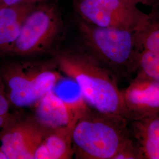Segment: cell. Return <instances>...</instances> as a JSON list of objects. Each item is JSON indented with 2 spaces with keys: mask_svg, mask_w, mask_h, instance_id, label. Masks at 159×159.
Here are the masks:
<instances>
[{
  "mask_svg": "<svg viewBox=\"0 0 159 159\" xmlns=\"http://www.w3.org/2000/svg\"><path fill=\"white\" fill-rule=\"evenodd\" d=\"M54 60L61 73L79 85L90 108L115 119H128L113 71L89 51H63Z\"/></svg>",
  "mask_w": 159,
  "mask_h": 159,
  "instance_id": "cell-1",
  "label": "cell"
},
{
  "mask_svg": "<svg viewBox=\"0 0 159 159\" xmlns=\"http://www.w3.org/2000/svg\"><path fill=\"white\" fill-rule=\"evenodd\" d=\"M124 123L90 108L73 129L74 156L77 159H114L131 141Z\"/></svg>",
  "mask_w": 159,
  "mask_h": 159,
  "instance_id": "cell-2",
  "label": "cell"
},
{
  "mask_svg": "<svg viewBox=\"0 0 159 159\" xmlns=\"http://www.w3.org/2000/svg\"><path fill=\"white\" fill-rule=\"evenodd\" d=\"M63 76L54 60L11 63L0 74L9 102L17 107L34 106Z\"/></svg>",
  "mask_w": 159,
  "mask_h": 159,
  "instance_id": "cell-3",
  "label": "cell"
},
{
  "mask_svg": "<svg viewBox=\"0 0 159 159\" xmlns=\"http://www.w3.org/2000/svg\"><path fill=\"white\" fill-rule=\"evenodd\" d=\"M80 34L89 51L112 70L137 67L136 31L102 27L77 17Z\"/></svg>",
  "mask_w": 159,
  "mask_h": 159,
  "instance_id": "cell-4",
  "label": "cell"
},
{
  "mask_svg": "<svg viewBox=\"0 0 159 159\" xmlns=\"http://www.w3.org/2000/svg\"><path fill=\"white\" fill-rule=\"evenodd\" d=\"M63 29L56 6L49 1L35 6L26 17L10 54L30 56L44 52L56 43Z\"/></svg>",
  "mask_w": 159,
  "mask_h": 159,
  "instance_id": "cell-5",
  "label": "cell"
},
{
  "mask_svg": "<svg viewBox=\"0 0 159 159\" xmlns=\"http://www.w3.org/2000/svg\"><path fill=\"white\" fill-rule=\"evenodd\" d=\"M77 17L102 27L136 31L148 13L134 0H73Z\"/></svg>",
  "mask_w": 159,
  "mask_h": 159,
  "instance_id": "cell-6",
  "label": "cell"
},
{
  "mask_svg": "<svg viewBox=\"0 0 159 159\" xmlns=\"http://www.w3.org/2000/svg\"><path fill=\"white\" fill-rule=\"evenodd\" d=\"M48 131L34 118L21 119L18 116L0 130V147L7 159H34Z\"/></svg>",
  "mask_w": 159,
  "mask_h": 159,
  "instance_id": "cell-7",
  "label": "cell"
},
{
  "mask_svg": "<svg viewBox=\"0 0 159 159\" xmlns=\"http://www.w3.org/2000/svg\"><path fill=\"white\" fill-rule=\"evenodd\" d=\"M122 94L128 117L138 119L159 114V81L139 74Z\"/></svg>",
  "mask_w": 159,
  "mask_h": 159,
  "instance_id": "cell-8",
  "label": "cell"
},
{
  "mask_svg": "<svg viewBox=\"0 0 159 159\" xmlns=\"http://www.w3.org/2000/svg\"><path fill=\"white\" fill-rule=\"evenodd\" d=\"M34 106V119L48 131L74 127L77 122L64 102L52 90Z\"/></svg>",
  "mask_w": 159,
  "mask_h": 159,
  "instance_id": "cell-9",
  "label": "cell"
},
{
  "mask_svg": "<svg viewBox=\"0 0 159 159\" xmlns=\"http://www.w3.org/2000/svg\"><path fill=\"white\" fill-rule=\"evenodd\" d=\"M35 6H0V54L10 53L26 17Z\"/></svg>",
  "mask_w": 159,
  "mask_h": 159,
  "instance_id": "cell-10",
  "label": "cell"
},
{
  "mask_svg": "<svg viewBox=\"0 0 159 159\" xmlns=\"http://www.w3.org/2000/svg\"><path fill=\"white\" fill-rule=\"evenodd\" d=\"M67 127L49 131L34 154V159H69L74 156L72 131Z\"/></svg>",
  "mask_w": 159,
  "mask_h": 159,
  "instance_id": "cell-11",
  "label": "cell"
},
{
  "mask_svg": "<svg viewBox=\"0 0 159 159\" xmlns=\"http://www.w3.org/2000/svg\"><path fill=\"white\" fill-rule=\"evenodd\" d=\"M134 134L142 159H159V114L135 119Z\"/></svg>",
  "mask_w": 159,
  "mask_h": 159,
  "instance_id": "cell-12",
  "label": "cell"
},
{
  "mask_svg": "<svg viewBox=\"0 0 159 159\" xmlns=\"http://www.w3.org/2000/svg\"><path fill=\"white\" fill-rule=\"evenodd\" d=\"M64 76L59 80L52 91L64 102L77 121L90 108L85 102L79 85L73 80Z\"/></svg>",
  "mask_w": 159,
  "mask_h": 159,
  "instance_id": "cell-13",
  "label": "cell"
},
{
  "mask_svg": "<svg viewBox=\"0 0 159 159\" xmlns=\"http://www.w3.org/2000/svg\"><path fill=\"white\" fill-rule=\"evenodd\" d=\"M152 8L136 31L137 48L159 53V6Z\"/></svg>",
  "mask_w": 159,
  "mask_h": 159,
  "instance_id": "cell-14",
  "label": "cell"
},
{
  "mask_svg": "<svg viewBox=\"0 0 159 159\" xmlns=\"http://www.w3.org/2000/svg\"><path fill=\"white\" fill-rule=\"evenodd\" d=\"M137 66L139 68V75L159 81V53L139 50Z\"/></svg>",
  "mask_w": 159,
  "mask_h": 159,
  "instance_id": "cell-15",
  "label": "cell"
},
{
  "mask_svg": "<svg viewBox=\"0 0 159 159\" xmlns=\"http://www.w3.org/2000/svg\"><path fill=\"white\" fill-rule=\"evenodd\" d=\"M10 103L7 96L4 85L0 78V116H10Z\"/></svg>",
  "mask_w": 159,
  "mask_h": 159,
  "instance_id": "cell-16",
  "label": "cell"
},
{
  "mask_svg": "<svg viewBox=\"0 0 159 159\" xmlns=\"http://www.w3.org/2000/svg\"><path fill=\"white\" fill-rule=\"evenodd\" d=\"M50 0H0V6H38Z\"/></svg>",
  "mask_w": 159,
  "mask_h": 159,
  "instance_id": "cell-17",
  "label": "cell"
},
{
  "mask_svg": "<svg viewBox=\"0 0 159 159\" xmlns=\"http://www.w3.org/2000/svg\"><path fill=\"white\" fill-rule=\"evenodd\" d=\"M17 115L11 114L10 116H0V130L5 127L6 125L10 124L14 119L17 117Z\"/></svg>",
  "mask_w": 159,
  "mask_h": 159,
  "instance_id": "cell-18",
  "label": "cell"
},
{
  "mask_svg": "<svg viewBox=\"0 0 159 159\" xmlns=\"http://www.w3.org/2000/svg\"><path fill=\"white\" fill-rule=\"evenodd\" d=\"M134 1L138 2L141 5L150 6L152 7L159 6V0H134Z\"/></svg>",
  "mask_w": 159,
  "mask_h": 159,
  "instance_id": "cell-19",
  "label": "cell"
},
{
  "mask_svg": "<svg viewBox=\"0 0 159 159\" xmlns=\"http://www.w3.org/2000/svg\"><path fill=\"white\" fill-rule=\"evenodd\" d=\"M0 159H7L6 154L4 153L1 147H0Z\"/></svg>",
  "mask_w": 159,
  "mask_h": 159,
  "instance_id": "cell-20",
  "label": "cell"
}]
</instances>
